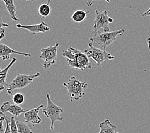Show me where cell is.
<instances>
[{
  "mask_svg": "<svg viewBox=\"0 0 150 133\" xmlns=\"http://www.w3.org/2000/svg\"><path fill=\"white\" fill-rule=\"evenodd\" d=\"M141 16L142 17H147V16H150V8L146 10V11L144 13L141 14Z\"/></svg>",
  "mask_w": 150,
  "mask_h": 133,
  "instance_id": "24",
  "label": "cell"
},
{
  "mask_svg": "<svg viewBox=\"0 0 150 133\" xmlns=\"http://www.w3.org/2000/svg\"><path fill=\"white\" fill-rule=\"evenodd\" d=\"M40 74L37 73L35 74H21L16 75L14 80L9 84H7L6 91L8 94L12 95L13 91L17 89H23L27 87L33 83L34 79L40 76Z\"/></svg>",
  "mask_w": 150,
  "mask_h": 133,
  "instance_id": "5",
  "label": "cell"
},
{
  "mask_svg": "<svg viewBox=\"0 0 150 133\" xmlns=\"http://www.w3.org/2000/svg\"><path fill=\"white\" fill-rule=\"evenodd\" d=\"M1 111L3 113L9 112L11 113L16 118H17L21 114L24 113L26 110H24L23 107H21L19 105L17 104H12L9 101H6L3 102L1 107Z\"/></svg>",
  "mask_w": 150,
  "mask_h": 133,
  "instance_id": "11",
  "label": "cell"
},
{
  "mask_svg": "<svg viewBox=\"0 0 150 133\" xmlns=\"http://www.w3.org/2000/svg\"><path fill=\"white\" fill-rule=\"evenodd\" d=\"M64 110L63 107H60L53 102L51 98V96L47 93V106L42 110V112L46 117L49 118L51 120V131L54 130V123L56 121L62 122L64 118L61 117V114L63 113Z\"/></svg>",
  "mask_w": 150,
  "mask_h": 133,
  "instance_id": "4",
  "label": "cell"
},
{
  "mask_svg": "<svg viewBox=\"0 0 150 133\" xmlns=\"http://www.w3.org/2000/svg\"><path fill=\"white\" fill-rule=\"evenodd\" d=\"M2 1L5 3L10 18L13 21H19V19L17 17V9L14 0H2Z\"/></svg>",
  "mask_w": 150,
  "mask_h": 133,
  "instance_id": "15",
  "label": "cell"
},
{
  "mask_svg": "<svg viewBox=\"0 0 150 133\" xmlns=\"http://www.w3.org/2000/svg\"><path fill=\"white\" fill-rule=\"evenodd\" d=\"M44 107L43 105L39 106L35 108L31 109L30 110H26L24 113V120L27 123L35 125V124H40L42 122L41 118L39 116V111Z\"/></svg>",
  "mask_w": 150,
  "mask_h": 133,
  "instance_id": "10",
  "label": "cell"
},
{
  "mask_svg": "<svg viewBox=\"0 0 150 133\" xmlns=\"http://www.w3.org/2000/svg\"><path fill=\"white\" fill-rule=\"evenodd\" d=\"M5 30L4 29V27H1V33H0V40H2V39L5 37Z\"/></svg>",
  "mask_w": 150,
  "mask_h": 133,
  "instance_id": "23",
  "label": "cell"
},
{
  "mask_svg": "<svg viewBox=\"0 0 150 133\" xmlns=\"http://www.w3.org/2000/svg\"><path fill=\"white\" fill-rule=\"evenodd\" d=\"M0 26H1V27H8V24L4 23H3V20H1V24H0Z\"/></svg>",
  "mask_w": 150,
  "mask_h": 133,
  "instance_id": "25",
  "label": "cell"
},
{
  "mask_svg": "<svg viewBox=\"0 0 150 133\" xmlns=\"http://www.w3.org/2000/svg\"><path fill=\"white\" fill-rule=\"evenodd\" d=\"M63 85L65 87L69 95L71 102L78 100L85 95L84 90L88 87L86 82H81L79 81L75 76H72L67 82L63 83Z\"/></svg>",
  "mask_w": 150,
  "mask_h": 133,
  "instance_id": "3",
  "label": "cell"
},
{
  "mask_svg": "<svg viewBox=\"0 0 150 133\" xmlns=\"http://www.w3.org/2000/svg\"><path fill=\"white\" fill-rule=\"evenodd\" d=\"M16 27L19 29H25L30 31L32 35H36L39 33H46L50 31V28L47 26V24L44 23L43 18L40 23L33 25H23L21 24H17Z\"/></svg>",
  "mask_w": 150,
  "mask_h": 133,
  "instance_id": "9",
  "label": "cell"
},
{
  "mask_svg": "<svg viewBox=\"0 0 150 133\" xmlns=\"http://www.w3.org/2000/svg\"><path fill=\"white\" fill-rule=\"evenodd\" d=\"M59 46V43H56L54 46L51 45L47 48L41 49L39 58L44 60L43 67L44 69H49L51 65L56 63L58 60V49Z\"/></svg>",
  "mask_w": 150,
  "mask_h": 133,
  "instance_id": "8",
  "label": "cell"
},
{
  "mask_svg": "<svg viewBox=\"0 0 150 133\" xmlns=\"http://www.w3.org/2000/svg\"><path fill=\"white\" fill-rule=\"evenodd\" d=\"M26 1H37V0H26Z\"/></svg>",
  "mask_w": 150,
  "mask_h": 133,
  "instance_id": "27",
  "label": "cell"
},
{
  "mask_svg": "<svg viewBox=\"0 0 150 133\" xmlns=\"http://www.w3.org/2000/svg\"><path fill=\"white\" fill-rule=\"evenodd\" d=\"M62 55L67 58V62L71 68L80 70L91 69L90 58L84 52H82L72 46H70L67 50H64Z\"/></svg>",
  "mask_w": 150,
  "mask_h": 133,
  "instance_id": "1",
  "label": "cell"
},
{
  "mask_svg": "<svg viewBox=\"0 0 150 133\" xmlns=\"http://www.w3.org/2000/svg\"><path fill=\"white\" fill-rule=\"evenodd\" d=\"M12 100L14 104H17V105H21L24 102L25 97L23 94L21 93H17L14 94L12 97Z\"/></svg>",
  "mask_w": 150,
  "mask_h": 133,
  "instance_id": "19",
  "label": "cell"
},
{
  "mask_svg": "<svg viewBox=\"0 0 150 133\" xmlns=\"http://www.w3.org/2000/svg\"><path fill=\"white\" fill-rule=\"evenodd\" d=\"M147 43H148V49L150 51V37L147 38Z\"/></svg>",
  "mask_w": 150,
  "mask_h": 133,
  "instance_id": "26",
  "label": "cell"
},
{
  "mask_svg": "<svg viewBox=\"0 0 150 133\" xmlns=\"http://www.w3.org/2000/svg\"><path fill=\"white\" fill-rule=\"evenodd\" d=\"M50 2L51 0H48L47 3H43L39 6L38 9V12L42 17H48L51 12V8L50 6Z\"/></svg>",
  "mask_w": 150,
  "mask_h": 133,
  "instance_id": "17",
  "label": "cell"
},
{
  "mask_svg": "<svg viewBox=\"0 0 150 133\" xmlns=\"http://www.w3.org/2000/svg\"><path fill=\"white\" fill-rule=\"evenodd\" d=\"M5 121L6 122V127L4 133H12L11 126H10V118L5 115Z\"/></svg>",
  "mask_w": 150,
  "mask_h": 133,
  "instance_id": "21",
  "label": "cell"
},
{
  "mask_svg": "<svg viewBox=\"0 0 150 133\" xmlns=\"http://www.w3.org/2000/svg\"><path fill=\"white\" fill-rule=\"evenodd\" d=\"M100 131L98 133H119L116 132L117 127L110 122L109 119H106L99 125Z\"/></svg>",
  "mask_w": 150,
  "mask_h": 133,
  "instance_id": "14",
  "label": "cell"
},
{
  "mask_svg": "<svg viewBox=\"0 0 150 133\" xmlns=\"http://www.w3.org/2000/svg\"><path fill=\"white\" fill-rule=\"evenodd\" d=\"M55 133H64V132H56Z\"/></svg>",
  "mask_w": 150,
  "mask_h": 133,
  "instance_id": "28",
  "label": "cell"
},
{
  "mask_svg": "<svg viewBox=\"0 0 150 133\" xmlns=\"http://www.w3.org/2000/svg\"><path fill=\"white\" fill-rule=\"evenodd\" d=\"M17 59L16 58H13L11 61H10V63L7 65L4 69H2L0 70V92H2L5 89L6 87L7 83H6V78L7 75H8V71L12 67L13 65L16 62Z\"/></svg>",
  "mask_w": 150,
  "mask_h": 133,
  "instance_id": "13",
  "label": "cell"
},
{
  "mask_svg": "<svg viewBox=\"0 0 150 133\" xmlns=\"http://www.w3.org/2000/svg\"><path fill=\"white\" fill-rule=\"evenodd\" d=\"M89 49H85V53L89 58L93 60L96 63V65L100 66V65L107 60H112L114 59L111 54L108 53L105 50L95 48L93 46V42H90L88 43Z\"/></svg>",
  "mask_w": 150,
  "mask_h": 133,
  "instance_id": "7",
  "label": "cell"
},
{
  "mask_svg": "<svg viewBox=\"0 0 150 133\" xmlns=\"http://www.w3.org/2000/svg\"><path fill=\"white\" fill-rule=\"evenodd\" d=\"M17 129H18V133H34L31 130V124L27 123V122H23L17 119L16 121Z\"/></svg>",
  "mask_w": 150,
  "mask_h": 133,
  "instance_id": "18",
  "label": "cell"
},
{
  "mask_svg": "<svg viewBox=\"0 0 150 133\" xmlns=\"http://www.w3.org/2000/svg\"><path fill=\"white\" fill-rule=\"evenodd\" d=\"M90 13L89 11H85L84 10L79 9L75 11L72 15V19L75 23H81L86 18L87 15Z\"/></svg>",
  "mask_w": 150,
  "mask_h": 133,
  "instance_id": "16",
  "label": "cell"
},
{
  "mask_svg": "<svg viewBox=\"0 0 150 133\" xmlns=\"http://www.w3.org/2000/svg\"><path fill=\"white\" fill-rule=\"evenodd\" d=\"M12 54H16L18 55H22L26 57H31V55L30 53H26L24 52L17 51L12 49L6 44H0V57L4 61H8L10 60V56Z\"/></svg>",
  "mask_w": 150,
  "mask_h": 133,
  "instance_id": "12",
  "label": "cell"
},
{
  "mask_svg": "<svg viewBox=\"0 0 150 133\" xmlns=\"http://www.w3.org/2000/svg\"><path fill=\"white\" fill-rule=\"evenodd\" d=\"M95 19L94 20L93 26L91 31V34L96 32H108L110 31L109 24L114 22L112 18L108 16V10H103L101 12L98 10H95Z\"/></svg>",
  "mask_w": 150,
  "mask_h": 133,
  "instance_id": "6",
  "label": "cell"
},
{
  "mask_svg": "<svg viewBox=\"0 0 150 133\" xmlns=\"http://www.w3.org/2000/svg\"><path fill=\"white\" fill-rule=\"evenodd\" d=\"M125 33V28H120L113 31H98L93 34V36L90 38V41L95 43L100 46L102 49L105 50L108 46L111 45L116 40L118 36H122Z\"/></svg>",
  "mask_w": 150,
  "mask_h": 133,
  "instance_id": "2",
  "label": "cell"
},
{
  "mask_svg": "<svg viewBox=\"0 0 150 133\" xmlns=\"http://www.w3.org/2000/svg\"><path fill=\"white\" fill-rule=\"evenodd\" d=\"M96 1H105L108 3L110 2V0H86V5H88V6L90 7L93 4V2Z\"/></svg>",
  "mask_w": 150,
  "mask_h": 133,
  "instance_id": "22",
  "label": "cell"
},
{
  "mask_svg": "<svg viewBox=\"0 0 150 133\" xmlns=\"http://www.w3.org/2000/svg\"><path fill=\"white\" fill-rule=\"evenodd\" d=\"M17 118L15 117H10V126H11V131L12 133H18V129L17 126Z\"/></svg>",
  "mask_w": 150,
  "mask_h": 133,
  "instance_id": "20",
  "label": "cell"
}]
</instances>
